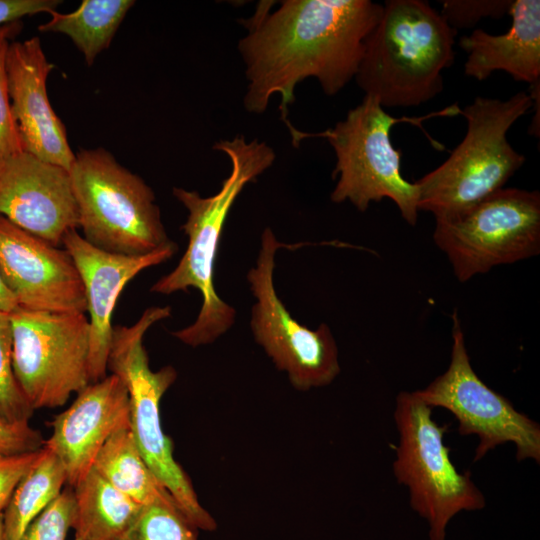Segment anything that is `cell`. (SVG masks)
Masks as SVG:
<instances>
[{"label": "cell", "mask_w": 540, "mask_h": 540, "mask_svg": "<svg viewBox=\"0 0 540 540\" xmlns=\"http://www.w3.org/2000/svg\"><path fill=\"white\" fill-rule=\"evenodd\" d=\"M93 468L139 505L156 502L177 505L146 464L130 427L121 428L108 438L97 454Z\"/></svg>", "instance_id": "ffe728a7"}, {"label": "cell", "mask_w": 540, "mask_h": 540, "mask_svg": "<svg viewBox=\"0 0 540 540\" xmlns=\"http://www.w3.org/2000/svg\"><path fill=\"white\" fill-rule=\"evenodd\" d=\"M36 36L9 44L6 71L11 109L23 151L69 171L75 153L47 94L53 70Z\"/></svg>", "instance_id": "2e32d148"}, {"label": "cell", "mask_w": 540, "mask_h": 540, "mask_svg": "<svg viewBox=\"0 0 540 540\" xmlns=\"http://www.w3.org/2000/svg\"><path fill=\"white\" fill-rule=\"evenodd\" d=\"M132 0H83L69 13L51 11L50 20L38 27L41 32L67 35L83 54L88 65L107 49L129 9Z\"/></svg>", "instance_id": "44dd1931"}, {"label": "cell", "mask_w": 540, "mask_h": 540, "mask_svg": "<svg viewBox=\"0 0 540 540\" xmlns=\"http://www.w3.org/2000/svg\"><path fill=\"white\" fill-rule=\"evenodd\" d=\"M457 30L422 0H387L365 42L355 80L385 107L418 106L443 90Z\"/></svg>", "instance_id": "3957f363"}, {"label": "cell", "mask_w": 540, "mask_h": 540, "mask_svg": "<svg viewBox=\"0 0 540 540\" xmlns=\"http://www.w3.org/2000/svg\"><path fill=\"white\" fill-rule=\"evenodd\" d=\"M20 21L0 27V160L23 151L8 89L6 55L9 39L21 30Z\"/></svg>", "instance_id": "d4e9b609"}, {"label": "cell", "mask_w": 540, "mask_h": 540, "mask_svg": "<svg viewBox=\"0 0 540 540\" xmlns=\"http://www.w3.org/2000/svg\"><path fill=\"white\" fill-rule=\"evenodd\" d=\"M170 316V306L149 307L133 325L113 327L107 371L117 375L127 388L130 429L148 467L196 529L214 531L216 521L200 504L188 475L175 460L173 443L161 424L160 402L177 372L170 365L153 371L143 344L148 329Z\"/></svg>", "instance_id": "8992f818"}, {"label": "cell", "mask_w": 540, "mask_h": 540, "mask_svg": "<svg viewBox=\"0 0 540 540\" xmlns=\"http://www.w3.org/2000/svg\"><path fill=\"white\" fill-rule=\"evenodd\" d=\"M60 3L59 0H0V27L17 22L25 16L50 13Z\"/></svg>", "instance_id": "f546056e"}, {"label": "cell", "mask_w": 540, "mask_h": 540, "mask_svg": "<svg viewBox=\"0 0 540 540\" xmlns=\"http://www.w3.org/2000/svg\"><path fill=\"white\" fill-rule=\"evenodd\" d=\"M78 227L91 245L144 255L172 242L153 190L103 148L81 149L69 169Z\"/></svg>", "instance_id": "52a82bcc"}, {"label": "cell", "mask_w": 540, "mask_h": 540, "mask_svg": "<svg viewBox=\"0 0 540 540\" xmlns=\"http://www.w3.org/2000/svg\"><path fill=\"white\" fill-rule=\"evenodd\" d=\"M458 104L424 117L395 118L379 102L365 96L350 109L344 120L323 132L308 133L294 129L293 145L310 137H323L332 146L336 164L332 177L337 178L330 198L335 203L349 201L364 212L371 202L392 200L403 219L414 226L418 220L417 188L401 174V151L391 143V128L408 121L421 127V121L433 116L460 114Z\"/></svg>", "instance_id": "5b68a950"}, {"label": "cell", "mask_w": 540, "mask_h": 540, "mask_svg": "<svg viewBox=\"0 0 540 540\" xmlns=\"http://www.w3.org/2000/svg\"><path fill=\"white\" fill-rule=\"evenodd\" d=\"M44 441L62 462L70 487L93 467L97 454L117 430L130 427V402L126 386L114 374L89 383L73 403L50 423Z\"/></svg>", "instance_id": "e0dca14e"}, {"label": "cell", "mask_w": 540, "mask_h": 540, "mask_svg": "<svg viewBox=\"0 0 540 540\" xmlns=\"http://www.w3.org/2000/svg\"><path fill=\"white\" fill-rule=\"evenodd\" d=\"M416 391H401L394 421L399 440L392 464L397 482L408 489L409 504L429 526L430 540H445L451 519L462 511L481 510L486 499L470 471L459 472L444 443L448 425H439Z\"/></svg>", "instance_id": "ba28073f"}, {"label": "cell", "mask_w": 540, "mask_h": 540, "mask_svg": "<svg viewBox=\"0 0 540 540\" xmlns=\"http://www.w3.org/2000/svg\"><path fill=\"white\" fill-rule=\"evenodd\" d=\"M39 451L0 453V513L7 507L15 488L36 460Z\"/></svg>", "instance_id": "83f0119b"}, {"label": "cell", "mask_w": 540, "mask_h": 540, "mask_svg": "<svg viewBox=\"0 0 540 540\" xmlns=\"http://www.w3.org/2000/svg\"><path fill=\"white\" fill-rule=\"evenodd\" d=\"M0 215L60 246L78 228L69 171L22 151L0 160Z\"/></svg>", "instance_id": "5bb4252c"}, {"label": "cell", "mask_w": 540, "mask_h": 540, "mask_svg": "<svg viewBox=\"0 0 540 540\" xmlns=\"http://www.w3.org/2000/svg\"><path fill=\"white\" fill-rule=\"evenodd\" d=\"M433 241L466 282L540 253V194L502 188L455 216L436 220Z\"/></svg>", "instance_id": "9c48e42d"}, {"label": "cell", "mask_w": 540, "mask_h": 540, "mask_svg": "<svg viewBox=\"0 0 540 540\" xmlns=\"http://www.w3.org/2000/svg\"><path fill=\"white\" fill-rule=\"evenodd\" d=\"M41 433L27 423H7L0 419V453L20 454L41 449Z\"/></svg>", "instance_id": "f1b7e54d"}, {"label": "cell", "mask_w": 540, "mask_h": 540, "mask_svg": "<svg viewBox=\"0 0 540 540\" xmlns=\"http://www.w3.org/2000/svg\"><path fill=\"white\" fill-rule=\"evenodd\" d=\"M284 244L271 228L261 235L256 264L247 274L255 303L251 309L253 337L274 365L299 391L327 386L340 373L338 348L327 324L315 330L299 323L279 298L274 285L275 256Z\"/></svg>", "instance_id": "8fae6325"}, {"label": "cell", "mask_w": 540, "mask_h": 540, "mask_svg": "<svg viewBox=\"0 0 540 540\" xmlns=\"http://www.w3.org/2000/svg\"><path fill=\"white\" fill-rule=\"evenodd\" d=\"M75 501L72 487L62 492L27 526L19 540H66L72 529Z\"/></svg>", "instance_id": "484cf974"}, {"label": "cell", "mask_w": 540, "mask_h": 540, "mask_svg": "<svg viewBox=\"0 0 540 540\" xmlns=\"http://www.w3.org/2000/svg\"><path fill=\"white\" fill-rule=\"evenodd\" d=\"M0 540H7L3 525V515L0 513Z\"/></svg>", "instance_id": "1f68e13d"}, {"label": "cell", "mask_w": 540, "mask_h": 540, "mask_svg": "<svg viewBox=\"0 0 540 540\" xmlns=\"http://www.w3.org/2000/svg\"><path fill=\"white\" fill-rule=\"evenodd\" d=\"M532 106L525 91L507 100L476 97L465 106L460 112L467 120L462 142L445 162L414 182L418 210L445 219L501 190L525 162L509 143L508 130Z\"/></svg>", "instance_id": "277c9868"}, {"label": "cell", "mask_w": 540, "mask_h": 540, "mask_svg": "<svg viewBox=\"0 0 540 540\" xmlns=\"http://www.w3.org/2000/svg\"><path fill=\"white\" fill-rule=\"evenodd\" d=\"M508 32L492 35L475 29L459 46L467 52L465 75L478 81L505 71L517 81H540V1L513 0Z\"/></svg>", "instance_id": "ac0fdd59"}, {"label": "cell", "mask_w": 540, "mask_h": 540, "mask_svg": "<svg viewBox=\"0 0 540 540\" xmlns=\"http://www.w3.org/2000/svg\"><path fill=\"white\" fill-rule=\"evenodd\" d=\"M82 280L89 313L88 372L90 383L105 378L112 338V312L126 286L141 271L169 260L177 251L170 244L144 255H122L101 250L87 242L77 230L62 240Z\"/></svg>", "instance_id": "9a60e30c"}, {"label": "cell", "mask_w": 540, "mask_h": 540, "mask_svg": "<svg viewBox=\"0 0 540 540\" xmlns=\"http://www.w3.org/2000/svg\"><path fill=\"white\" fill-rule=\"evenodd\" d=\"M382 11L383 5L370 0H284L273 12L259 4L238 42L248 81L246 111L263 113L278 94L289 129L288 110L299 82L314 77L326 95L340 92L355 78Z\"/></svg>", "instance_id": "6da1fadb"}, {"label": "cell", "mask_w": 540, "mask_h": 540, "mask_svg": "<svg viewBox=\"0 0 540 540\" xmlns=\"http://www.w3.org/2000/svg\"><path fill=\"white\" fill-rule=\"evenodd\" d=\"M452 349L447 370L418 396L430 407L453 414L458 433L476 435L478 444L473 462L480 461L496 447L513 443L517 461L540 463V425L519 412L509 399L488 387L470 363L458 312L452 314Z\"/></svg>", "instance_id": "7c38bea8"}, {"label": "cell", "mask_w": 540, "mask_h": 540, "mask_svg": "<svg viewBox=\"0 0 540 540\" xmlns=\"http://www.w3.org/2000/svg\"><path fill=\"white\" fill-rule=\"evenodd\" d=\"M72 489L74 540H114L142 506L116 489L93 467Z\"/></svg>", "instance_id": "d6986e66"}, {"label": "cell", "mask_w": 540, "mask_h": 540, "mask_svg": "<svg viewBox=\"0 0 540 540\" xmlns=\"http://www.w3.org/2000/svg\"><path fill=\"white\" fill-rule=\"evenodd\" d=\"M0 276L22 309L85 313L84 286L64 248L41 239L0 215Z\"/></svg>", "instance_id": "4fadbf2b"}, {"label": "cell", "mask_w": 540, "mask_h": 540, "mask_svg": "<svg viewBox=\"0 0 540 540\" xmlns=\"http://www.w3.org/2000/svg\"><path fill=\"white\" fill-rule=\"evenodd\" d=\"M10 319L14 374L34 410L61 407L90 383V326L85 313L17 307Z\"/></svg>", "instance_id": "30bf717a"}, {"label": "cell", "mask_w": 540, "mask_h": 540, "mask_svg": "<svg viewBox=\"0 0 540 540\" xmlns=\"http://www.w3.org/2000/svg\"><path fill=\"white\" fill-rule=\"evenodd\" d=\"M12 348L10 313L0 311V419L7 423H27L35 410L16 380Z\"/></svg>", "instance_id": "cb8c5ba5"}, {"label": "cell", "mask_w": 540, "mask_h": 540, "mask_svg": "<svg viewBox=\"0 0 540 540\" xmlns=\"http://www.w3.org/2000/svg\"><path fill=\"white\" fill-rule=\"evenodd\" d=\"M66 483L62 462L43 446L2 513L7 540H19L31 521L62 492Z\"/></svg>", "instance_id": "7402d4cb"}, {"label": "cell", "mask_w": 540, "mask_h": 540, "mask_svg": "<svg viewBox=\"0 0 540 540\" xmlns=\"http://www.w3.org/2000/svg\"><path fill=\"white\" fill-rule=\"evenodd\" d=\"M214 150L230 160L231 172L219 191L202 197L196 191L174 187V197L188 215L181 230L188 238L187 248L177 266L156 281L150 291L170 295L197 289L202 305L196 320L171 334L182 343L198 347L215 342L234 324L236 310L220 298L214 283L215 262L224 225L244 187L254 182L275 161L274 150L257 139L247 141L237 135L214 144Z\"/></svg>", "instance_id": "7a4b0ae2"}, {"label": "cell", "mask_w": 540, "mask_h": 540, "mask_svg": "<svg viewBox=\"0 0 540 540\" xmlns=\"http://www.w3.org/2000/svg\"><path fill=\"white\" fill-rule=\"evenodd\" d=\"M513 0H445L441 16L453 29L474 27L482 18L509 14Z\"/></svg>", "instance_id": "4316f807"}, {"label": "cell", "mask_w": 540, "mask_h": 540, "mask_svg": "<svg viewBox=\"0 0 540 540\" xmlns=\"http://www.w3.org/2000/svg\"><path fill=\"white\" fill-rule=\"evenodd\" d=\"M17 302L11 292L7 289L0 276V311L12 312L17 308Z\"/></svg>", "instance_id": "4dcf8cb0"}, {"label": "cell", "mask_w": 540, "mask_h": 540, "mask_svg": "<svg viewBox=\"0 0 540 540\" xmlns=\"http://www.w3.org/2000/svg\"><path fill=\"white\" fill-rule=\"evenodd\" d=\"M197 530L175 504L142 505L114 540H198Z\"/></svg>", "instance_id": "603a6c76"}]
</instances>
